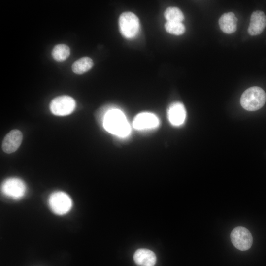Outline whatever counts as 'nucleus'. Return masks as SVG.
<instances>
[{"label":"nucleus","mask_w":266,"mask_h":266,"mask_svg":"<svg viewBox=\"0 0 266 266\" xmlns=\"http://www.w3.org/2000/svg\"><path fill=\"white\" fill-rule=\"evenodd\" d=\"M101 126L107 132L119 138H126L131 133V127L125 114L114 106L106 113Z\"/></svg>","instance_id":"1"},{"label":"nucleus","mask_w":266,"mask_h":266,"mask_svg":"<svg viewBox=\"0 0 266 266\" xmlns=\"http://www.w3.org/2000/svg\"><path fill=\"white\" fill-rule=\"evenodd\" d=\"M266 100L264 90L258 86L246 89L240 98V104L245 110L250 111L257 110L262 108Z\"/></svg>","instance_id":"2"},{"label":"nucleus","mask_w":266,"mask_h":266,"mask_svg":"<svg viewBox=\"0 0 266 266\" xmlns=\"http://www.w3.org/2000/svg\"><path fill=\"white\" fill-rule=\"evenodd\" d=\"M118 23L121 33L126 38H134L139 31V19L131 12H125L122 13L119 17Z\"/></svg>","instance_id":"3"},{"label":"nucleus","mask_w":266,"mask_h":266,"mask_svg":"<svg viewBox=\"0 0 266 266\" xmlns=\"http://www.w3.org/2000/svg\"><path fill=\"white\" fill-rule=\"evenodd\" d=\"M49 205L51 210L58 215H64L71 208L72 201L70 197L66 193L57 191L49 197Z\"/></svg>","instance_id":"4"},{"label":"nucleus","mask_w":266,"mask_h":266,"mask_svg":"<svg viewBox=\"0 0 266 266\" xmlns=\"http://www.w3.org/2000/svg\"><path fill=\"white\" fill-rule=\"evenodd\" d=\"M76 107L74 99L70 96L63 95L53 99L50 103L51 112L57 116H66L71 113Z\"/></svg>","instance_id":"5"},{"label":"nucleus","mask_w":266,"mask_h":266,"mask_svg":"<svg viewBox=\"0 0 266 266\" xmlns=\"http://www.w3.org/2000/svg\"><path fill=\"white\" fill-rule=\"evenodd\" d=\"M233 246L241 251H246L250 248L253 243V238L250 232L246 228L238 226L234 228L230 235Z\"/></svg>","instance_id":"6"},{"label":"nucleus","mask_w":266,"mask_h":266,"mask_svg":"<svg viewBox=\"0 0 266 266\" xmlns=\"http://www.w3.org/2000/svg\"><path fill=\"white\" fill-rule=\"evenodd\" d=\"M26 187L24 182L17 178L5 180L1 185V191L7 197L15 200L21 199L25 194Z\"/></svg>","instance_id":"7"},{"label":"nucleus","mask_w":266,"mask_h":266,"mask_svg":"<svg viewBox=\"0 0 266 266\" xmlns=\"http://www.w3.org/2000/svg\"><path fill=\"white\" fill-rule=\"evenodd\" d=\"M160 125V120L154 114L150 112H142L137 114L133 119L132 125L138 131H146L157 128Z\"/></svg>","instance_id":"8"},{"label":"nucleus","mask_w":266,"mask_h":266,"mask_svg":"<svg viewBox=\"0 0 266 266\" xmlns=\"http://www.w3.org/2000/svg\"><path fill=\"white\" fill-rule=\"evenodd\" d=\"M167 117L169 122L174 126L183 124L186 117V111L184 105L180 102L171 103L167 110Z\"/></svg>","instance_id":"9"},{"label":"nucleus","mask_w":266,"mask_h":266,"mask_svg":"<svg viewBox=\"0 0 266 266\" xmlns=\"http://www.w3.org/2000/svg\"><path fill=\"white\" fill-rule=\"evenodd\" d=\"M23 139L22 132L17 129L9 132L4 137L2 143L3 151L7 154L16 151L20 146Z\"/></svg>","instance_id":"10"},{"label":"nucleus","mask_w":266,"mask_h":266,"mask_svg":"<svg viewBox=\"0 0 266 266\" xmlns=\"http://www.w3.org/2000/svg\"><path fill=\"white\" fill-rule=\"evenodd\" d=\"M266 26V16L260 10L254 11L250 17L248 32L250 35L255 36L262 33Z\"/></svg>","instance_id":"11"},{"label":"nucleus","mask_w":266,"mask_h":266,"mask_svg":"<svg viewBox=\"0 0 266 266\" xmlns=\"http://www.w3.org/2000/svg\"><path fill=\"white\" fill-rule=\"evenodd\" d=\"M133 260L140 266H154L156 262V257L153 251L142 248L135 251Z\"/></svg>","instance_id":"12"},{"label":"nucleus","mask_w":266,"mask_h":266,"mask_svg":"<svg viewBox=\"0 0 266 266\" xmlns=\"http://www.w3.org/2000/svg\"><path fill=\"white\" fill-rule=\"evenodd\" d=\"M237 19L233 12L224 13L219 19L221 30L225 33L231 34L236 31Z\"/></svg>","instance_id":"13"},{"label":"nucleus","mask_w":266,"mask_h":266,"mask_svg":"<svg viewBox=\"0 0 266 266\" xmlns=\"http://www.w3.org/2000/svg\"><path fill=\"white\" fill-rule=\"evenodd\" d=\"M93 64L92 59L83 57L74 62L72 65V70L75 74H82L89 71L93 67Z\"/></svg>","instance_id":"14"},{"label":"nucleus","mask_w":266,"mask_h":266,"mask_svg":"<svg viewBox=\"0 0 266 266\" xmlns=\"http://www.w3.org/2000/svg\"><path fill=\"white\" fill-rule=\"evenodd\" d=\"M70 53V48L67 45L59 44L52 49V56L56 61L63 62L69 57Z\"/></svg>","instance_id":"15"},{"label":"nucleus","mask_w":266,"mask_h":266,"mask_svg":"<svg viewBox=\"0 0 266 266\" xmlns=\"http://www.w3.org/2000/svg\"><path fill=\"white\" fill-rule=\"evenodd\" d=\"M164 16L167 21L181 22L184 19L183 13L176 7H169L164 12Z\"/></svg>","instance_id":"16"},{"label":"nucleus","mask_w":266,"mask_h":266,"mask_svg":"<svg viewBox=\"0 0 266 266\" xmlns=\"http://www.w3.org/2000/svg\"><path fill=\"white\" fill-rule=\"evenodd\" d=\"M165 28L167 32L176 35H181L185 32V27L181 22L167 21Z\"/></svg>","instance_id":"17"}]
</instances>
